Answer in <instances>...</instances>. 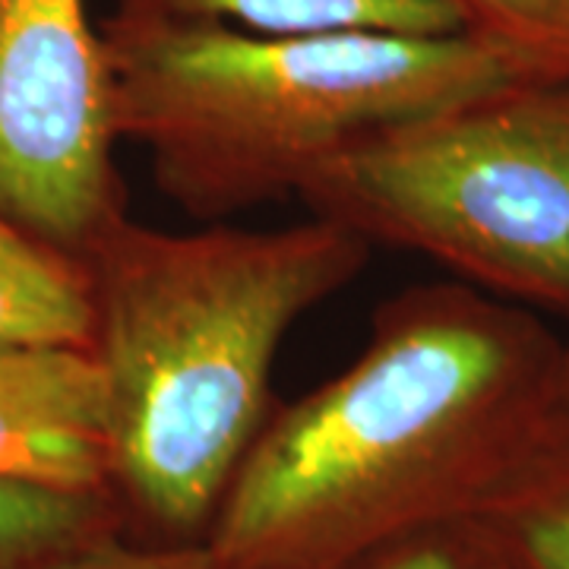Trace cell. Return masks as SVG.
<instances>
[{"instance_id":"obj_1","label":"cell","mask_w":569,"mask_h":569,"mask_svg":"<svg viewBox=\"0 0 569 569\" xmlns=\"http://www.w3.org/2000/svg\"><path fill=\"white\" fill-rule=\"evenodd\" d=\"M563 342L466 282L377 307L361 355L272 411L212 519L238 569H305L471 516L560 415Z\"/></svg>"},{"instance_id":"obj_2","label":"cell","mask_w":569,"mask_h":569,"mask_svg":"<svg viewBox=\"0 0 569 569\" xmlns=\"http://www.w3.org/2000/svg\"><path fill=\"white\" fill-rule=\"evenodd\" d=\"M373 247L310 216L162 231L123 216L82 257L108 421V497L171 535L216 519L276 411L284 336L346 291Z\"/></svg>"},{"instance_id":"obj_3","label":"cell","mask_w":569,"mask_h":569,"mask_svg":"<svg viewBox=\"0 0 569 569\" xmlns=\"http://www.w3.org/2000/svg\"><path fill=\"white\" fill-rule=\"evenodd\" d=\"M102 39L118 140L203 222L298 197L358 142L529 80L468 32L260 36L111 13Z\"/></svg>"},{"instance_id":"obj_4","label":"cell","mask_w":569,"mask_h":569,"mask_svg":"<svg viewBox=\"0 0 569 569\" xmlns=\"http://www.w3.org/2000/svg\"><path fill=\"white\" fill-rule=\"evenodd\" d=\"M298 200L373 247L500 301L569 317V80H519L389 127Z\"/></svg>"},{"instance_id":"obj_5","label":"cell","mask_w":569,"mask_h":569,"mask_svg":"<svg viewBox=\"0 0 569 569\" xmlns=\"http://www.w3.org/2000/svg\"><path fill=\"white\" fill-rule=\"evenodd\" d=\"M89 0H0V212L86 257L127 216Z\"/></svg>"},{"instance_id":"obj_6","label":"cell","mask_w":569,"mask_h":569,"mask_svg":"<svg viewBox=\"0 0 569 569\" xmlns=\"http://www.w3.org/2000/svg\"><path fill=\"white\" fill-rule=\"evenodd\" d=\"M0 478L108 493V421L89 348H0Z\"/></svg>"},{"instance_id":"obj_7","label":"cell","mask_w":569,"mask_h":569,"mask_svg":"<svg viewBox=\"0 0 569 569\" xmlns=\"http://www.w3.org/2000/svg\"><path fill=\"white\" fill-rule=\"evenodd\" d=\"M114 13L133 20L212 22L260 36L462 32V22L449 0H118Z\"/></svg>"},{"instance_id":"obj_8","label":"cell","mask_w":569,"mask_h":569,"mask_svg":"<svg viewBox=\"0 0 569 569\" xmlns=\"http://www.w3.org/2000/svg\"><path fill=\"white\" fill-rule=\"evenodd\" d=\"M96 301L89 266L0 212V348H89Z\"/></svg>"},{"instance_id":"obj_9","label":"cell","mask_w":569,"mask_h":569,"mask_svg":"<svg viewBox=\"0 0 569 569\" xmlns=\"http://www.w3.org/2000/svg\"><path fill=\"white\" fill-rule=\"evenodd\" d=\"M509 569H569V418L541 440L475 512Z\"/></svg>"},{"instance_id":"obj_10","label":"cell","mask_w":569,"mask_h":569,"mask_svg":"<svg viewBox=\"0 0 569 569\" xmlns=\"http://www.w3.org/2000/svg\"><path fill=\"white\" fill-rule=\"evenodd\" d=\"M114 500L104 490H70L0 478V569H26L111 538Z\"/></svg>"},{"instance_id":"obj_11","label":"cell","mask_w":569,"mask_h":569,"mask_svg":"<svg viewBox=\"0 0 569 569\" xmlns=\"http://www.w3.org/2000/svg\"><path fill=\"white\" fill-rule=\"evenodd\" d=\"M462 32L529 80H569V0H449Z\"/></svg>"},{"instance_id":"obj_12","label":"cell","mask_w":569,"mask_h":569,"mask_svg":"<svg viewBox=\"0 0 569 569\" xmlns=\"http://www.w3.org/2000/svg\"><path fill=\"white\" fill-rule=\"evenodd\" d=\"M365 569H509L481 519L456 516L389 541Z\"/></svg>"},{"instance_id":"obj_13","label":"cell","mask_w":569,"mask_h":569,"mask_svg":"<svg viewBox=\"0 0 569 569\" xmlns=\"http://www.w3.org/2000/svg\"><path fill=\"white\" fill-rule=\"evenodd\" d=\"M26 569H238L209 548H127L114 538L51 557Z\"/></svg>"},{"instance_id":"obj_14","label":"cell","mask_w":569,"mask_h":569,"mask_svg":"<svg viewBox=\"0 0 569 569\" xmlns=\"http://www.w3.org/2000/svg\"><path fill=\"white\" fill-rule=\"evenodd\" d=\"M560 415L569 418V342H563V377H560Z\"/></svg>"}]
</instances>
